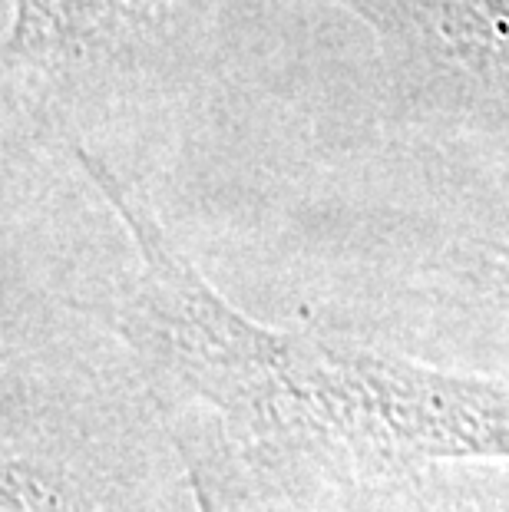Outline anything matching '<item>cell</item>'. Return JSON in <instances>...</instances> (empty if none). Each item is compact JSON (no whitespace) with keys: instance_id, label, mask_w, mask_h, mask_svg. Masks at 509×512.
Here are the masks:
<instances>
[{"instance_id":"cell-1","label":"cell","mask_w":509,"mask_h":512,"mask_svg":"<svg viewBox=\"0 0 509 512\" xmlns=\"http://www.w3.org/2000/svg\"><path fill=\"white\" fill-rule=\"evenodd\" d=\"M70 152L129 235L110 331L133 354L199 509L242 512L447 460H509V377L248 318L110 159L86 143Z\"/></svg>"},{"instance_id":"cell-2","label":"cell","mask_w":509,"mask_h":512,"mask_svg":"<svg viewBox=\"0 0 509 512\" xmlns=\"http://www.w3.org/2000/svg\"><path fill=\"white\" fill-rule=\"evenodd\" d=\"M0 512H199L133 354L106 377L4 347Z\"/></svg>"},{"instance_id":"cell-3","label":"cell","mask_w":509,"mask_h":512,"mask_svg":"<svg viewBox=\"0 0 509 512\" xmlns=\"http://www.w3.org/2000/svg\"><path fill=\"white\" fill-rule=\"evenodd\" d=\"M225 0H14L4 37L7 126L67 143V129L103 110L192 37Z\"/></svg>"},{"instance_id":"cell-4","label":"cell","mask_w":509,"mask_h":512,"mask_svg":"<svg viewBox=\"0 0 509 512\" xmlns=\"http://www.w3.org/2000/svg\"><path fill=\"white\" fill-rule=\"evenodd\" d=\"M374 37L384 100L443 146L506 156L509 0H324Z\"/></svg>"},{"instance_id":"cell-5","label":"cell","mask_w":509,"mask_h":512,"mask_svg":"<svg viewBox=\"0 0 509 512\" xmlns=\"http://www.w3.org/2000/svg\"><path fill=\"white\" fill-rule=\"evenodd\" d=\"M242 512H509V460H447Z\"/></svg>"}]
</instances>
